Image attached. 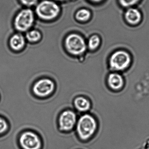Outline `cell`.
<instances>
[{
    "label": "cell",
    "mask_w": 149,
    "mask_h": 149,
    "mask_svg": "<svg viewBox=\"0 0 149 149\" xmlns=\"http://www.w3.org/2000/svg\"><path fill=\"white\" fill-rule=\"evenodd\" d=\"M55 1H59V2H64L67 1V0H54Z\"/></svg>",
    "instance_id": "obj_20"
},
{
    "label": "cell",
    "mask_w": 149,
    "mask_h": 149,
    "mask_svg": "<svg viewBox=\"0 0 149 149\" xmlns=\"http://www.w3.org/2000/svg\"><path fill=\"white\" fill-rule=\"evenodd\" d=\"M64 47L66 51L72 56L82 55L87 49L86 42L80 35L70 34L64 40Z\"/></svg>",
    "instance_id": "obj_4"
},
{
    "label": "cell",
    "mask_w": 149,
    "mask_h": 149,
    "mask_svg": "<svg viewBox=\"0 0 149 149\" xmlns=\"http://www.w3.org/2000/svg\"><path fill=\"white\" fill-rule=\"evenodd\" d=\"M76 112L74 109H67L61 111L57 118L58 130L62 132L74 130L77 121Z\"/></svg>",
    "instance_id": "obj_5"
},
{
    "label": "cell",
    "mask_w": 149,
    "mask_h": 149,
    "mask_svg": "<svg viewBox=\"0 0 149 149\" xmlns=\"http://www.w3.org/2000/svg\"><path fill=\"white\" fill-rule=\"evenodd\" d=\"M19 1L23 6L29 8L37 5L38 0H19Z\"/></svg>",
    "instance_id": "obj_18"
},
{
    "label": "cell",
    "mask_w": 149,
    "mask_h": 149,
    "mask_svg": "<svg viewBox=\"0 0 149 149\" xmlns=\"http://www.w3.org/2000/svg\"><path fill=\"white\" fill-rule=\"evenodd\" d=\"M41 38L40 32L36 29L29 30L26 33V39L31 43H35L40 41Z\"/></svg>",
    "instance_id": "obj_13"
},
{
    "label": "cell",
    "mask_w": 149,
    "mask_h": 149,
    "mask_svg": "<svg viewBox=\"0 0 149 149\" xmlns=\"http://www.w3.org/2000/svg\"><path fill=\"white\" fill-rule=\"evenodd\" d=\"M101 43V39L97 35L91 36L88 41L87 47L91 50H94L97 49Z\"/></svg>",
    "instance_id": "obj_15"
},
{
    "label": "cell",
    "mask_w": 149,
    "mask_h": 149,
    "mask_svg": "<svg viewBox=\"0 0 149 149\" xmlns=\"http://www.w3.org/2000/svg\"><path fill=\"white\" fill-rule=\"evenodd\" d=\"M35 13L38 18L45 21L56 19L61 13L60 6L52 0H43L36 5Z\"/></svg>",
    "instance_id": "obj_2"
},
{
    "label": "cell",
    "mask_w": 149,
    "mask_h": 149,
    "mask_svg": "<svg viewBox=\"0 0 149 149\" xmlns=\"http://www.w3.org/2000/svg\"><path fill=\"white\" fill-rule=\"evenodd\" d=\"M108 82L109 87L115 90L120 89L124 84L123 77L117 73L110 74L108 77Z\"/></svg>",
    "instance_id": "obj_12"
},
{
    "label": "cell",
    "mask_w": 149,
    "mask_h": 149,
    "mask_svg": "<svg viewBox=\"0 0 149 149\" xmlns=\"http://www.w3.org/2000/svg\"><path fill=\"white\" fill-rule=\"evenodd\" d=\"M54 81L49 77H42L33 83L31 91L34 96L40 99H44L53 95L56 90Z\"/></svg>",
    "instance_id": "obj_3"
},
{
    "label": "cell",
    "mask_w": 149,
    "mask_h": 149,
    "mask_svg": "<svg viewBox=\"0 0 149 149\" xmlns=\"http://www.w3.org/2000/svg\"><path fill=\"white\" fill-rule=\"evenodd\" d=\"M74 109L80 113H83L89 110L91 107L89 100L85 97L78 95L74 98L73 101Z\"/></svg>",
    "instance_id": "obj_10"
},
{
    "label": "cell",
    "mask_w": 149,
    "mask_h": 149,
    "mask_svg": "<svg viewBox=\"0 0 149 149\" xmlns=\"http://www.w3.org/2000/svg\"><path fill=\"white\" fill-rule=\"evenodd\" d=\"M26 43V38L20 33L13 35L9 40V47L12 49L16 52L22 50Z\"/></svg>",
    "instance_id": "obj_11"
},
{
    "label": "cell",
    "mask_w": 149,
    "mask_h": 149,
    "mask_svg": "<svg viewBox=\"0 0 149 149\" xmlns=\"http://www.w3.org/2000/svg\"><path fill=\"white\" fill-rule=\"evenodd\" d=\"M90 1L94 3H98L102 2L103 0H89Z\"/></svg>",
    "instance_id": "obj_19"
},
{
    "label": "cell",
    "mask_w": 149,
    "mask_h": 149,
    "mask_svg": "<svg viewBox=\"0 0 149 149\" xmlns=\"http://www.w3.org/2000/svg\"><path fill=\"white\" fill-rule=\"evenodd\" d=\"M131 57L124 50H118L112 54L109 59L111 68L114 70L121 71L127 68L130 64Z\"/></svg>",
    "instance_id": "obj_8"
},
{
    "label": "cell",
    "mask_w": 149,
    "mask_h": 149,
    "mask_svg": "<svg viewBox=\"0 0 149 149\" xmlns=\"http://www.w3.org/2000/svg\"><path fill=\"white\" fill-rule=\"evenodd\" d=\"M75 17L77 20L81 22H85L88 21L90 19L91 13L88 9L82 8L77 12Z\"/></svg>",
    "instance_id": "obj_14"
},
{
    "label": "cell",
    "mask_w": 149,
    "mask_h": 149,
    "mask_svg": "<svg viewBox=\"0 0 149 149\" xmlns=\"http://www.w3.org/2000/svg\"><path fill=\"white\" fill-rule=\"evenodd\" d=\"M9 128L10 125L8 120L4 117L0 116V136L7 133Z\"/></svg>",
    "instance_id": "obj_16"
},
{
    "label": "cell",
    "mask_w": 149,
    "mask_h": 149,
    "mask_svg": "<svg viewBox=\"0 0 149 149\" xmlns=\"http://www.w3.org/2000/svg\"><path fill=\"white\" fill-rule=\"evenodd\" d=\"M121 6L124 8H130L137 4L140 0H118Z\"/></svg>",
    "instance_id": "obj_17"
},
{
    "label": "cell",
    "mask_w": 149,
    "mask_h": 149,
    "mask_svg": "<svg viewBox=\"0 0 149 149\" xmlns=\"http://www.w3.org/2000/svg\"><path fill=\"white\" fill-rule=\"evenodd\" d=\"M97 127V124L95 118L90 114H85L77 119L75 132L80 140L86 141L93 136Z\"/></svg>",
    "instance_id": "obj_1"
},
{
    "label": "cell",
    "mask_w": 149,
    "mask_h": 149,
    "mask_svg": "<svg viewBox=\"0 0 149 149\" xmlns=\"http://www.w3.org/2000/svg\"><path fill=\"white\" fill-rule=\"evenodd\" d=\"M35 22V15L32 9L24 8L16 15L14 21L15 28L19 33L28 32Z\"/></svg>",
    "instance_id": "obj_6"
},
{
    "label": "cell",
    "mask_w": 149,
    "mask_h": 149,
    "mask_svg": "<svg viewBox=\"0 0 149 149\" xmlns=\"http://www.w3.org/2000/svg\"><path fill=\"white\" fill-rule=\"evenodd\" d=\"M124 18L128 24L135 26L139 24L142 20V14L136 8H129L125 13Z\"/></svg>",
    "instance_id": "obj_9"
},
{
    "label": "cell",
    "mask_w": 149,
    "mask_h": 149,
    "mask_svg": "<svg viewBox=\"0 0 149 149\" xmlns=\"http://www.w3.org/2000/svg\"><path fill=\"white\" fill-rule=\"evenodd\" d=\"M18 143L22 149H41L42 141L40 135L32 130H25L18 136Z\"/></svg>",
    "instance_id": "obj_7"
},
{
    "label": "cell",
    "mask_w": 149,
    "mask_h": 149,
    "mask_svg": "<svg viewBox=\"0 0 149 149\" xmlns=\"http://www.w3.org/2000/svg\"><path fill=\"white\" fill-rule=\"evenodd\" d=\"M0 100H1V96H0Z\"/></svg>",
    "instance_id": "obj_21"
}]
</instances>
